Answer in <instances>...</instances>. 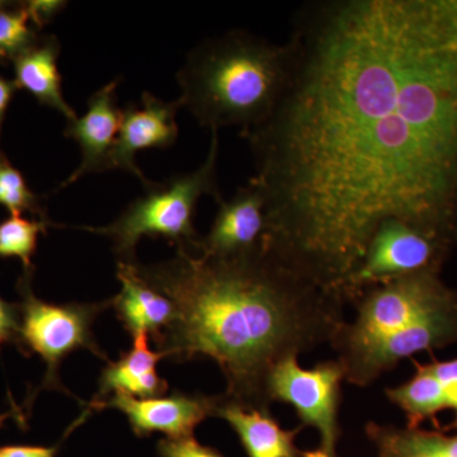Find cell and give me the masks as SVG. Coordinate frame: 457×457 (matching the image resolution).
Segmentation results:
<instances>
[{
    "label": "cell",
    "instance_id": "6da1fadb",
    "mask_svg": "<svg viewBox=\"0 0 457 457\" xmlns=\"http://www.w3.org/2000/svg\"><path fill=\"white\" fill-rule=\"evenodd\" d=\"M287 45L278 106L240 132L261 248L345 303L384 221L457 240V0L309 3Z\"/></svg>",
    "mask_w": 457,
    "mask_h": 457
},
{
    "label": "cell",
    "instance_id": "7a4b0ae2",
    "mask_svg": "<svg viewBox=\"0 0 457 457\" xmlns=\"http://www.w3.org/2000/svg\"><path fill=\"white\" fill-rule=\"evenodd\" d=\"M137 272L173 303V319L155 339L174 362L218 363L225 402L270 411L269 378L278 363L332 343L345 303L286 269L260 246L230 257L179 246L170 260L135 262Z\"/></svg>",
    "mask_w": 457,
    "mask_h": 457
},
{
    "label": "cell",
    "instance_id": "3957f363",
    "mask_svg": "<svg viewBox=\"0 0 457 457\" xmlns=\"http://www.w3.org/2000/svg\"><path fill=\"white\" fill-rule=\"evenodd\" d=\"M287 42L273 44L243 29L207 38L177 73L180 107L203 128H257L275 111L290 75Z\"/></svg>",
    "mask_w": 457,
    "mask_h": 457
},
{
    "label": "cell",
    "instance_id": "277c9868",
    "mask_svg": "<svg viewBox=\"0 0 457 457\" xmlns=\"http://www.w3.org/2000/svg\"><path fill=\"white\" fill-rule=\"evenodd\" d=\"M218 131H212L206 161L196 170L147 186L146 194L126 207L107 227L88 228L111 237L120 262H137V245L144 237H163L177 248L194 249L200 242L195 228V212L204 195L221 201L218 186Z\"/></svg>",
    "mask_w": 457,
    "mask_h": 457
},
{
    "label": "cell",
    "instance_id": "5b68a950",
    "mask_svg": "<svg viewBox=\"0 0 457 457\" xmlns=\"http://www.w3.org/2000/svg\"><path fill=\"white\" fill-rule=\"evenodd\" d=\"M35 272H23L18 278L17 291L21 309V353L38 354L46 365L40 386L32 393L26 405L42 390H55L71 394L60 380V366L73 352L84 348L98 359L107 360L93 336V324L99 315L110 308V300L104 303L45 302L36 296L32 288Z\"/></svg>",
    "mask_w": 457,
    "mask_h": 457
},
{
    "label": "cell",
    "instance_id": "8992f818",
    "mask_svg": "<svg viewBox=\"0 0 457 457\" xmlns=\"http://www.w3.org/2000/svg\"><path fill=\"white\" fill-rule=\"evenodd\" d=\"M457 302V293L438 278V270H422L374 286L354 302L353 323L339 328L330 345L339 357L380 341L403 328Z\"/></svg>",
    "mask_w": 457,
    "mask_h": 457
},
{
    "label": "cell",
    "instance_id": "52a82bcc",
    "mask_svg": "<svg viewBox=\"0 0 457 457\" xmlns=\"http://www.w3.org/2000/svg\"><path fill=\"white\" fill-rule=\"evenodd\" d=\"M446 240L400 220L384 221L370 239L359 269L345 286V302L354 303L369 288L422 270H438L449 249Z\"/></svg>",
    "mask_w": 457,
    "mask_h": 457
},
{
    "label": "cell",
    "instance_id": "ba28073f",
    "mask_svg": "<svg viewBox=\"0 0 457 457\" xmlns=\"http://www.w3.org/2000/svg\"><path fill=\"white\" fill-rule=\"evenodd\" d=\"M343 380L345 370L338 360L323 361L303 370L295 356L278 363L269 378L270 403L293 405L302 427L317 428L321 450L333 456L341 437L338 413Z\"/></svg>",
    "mask_w": 457,
    "mask_h": 457
},
{
    "label": "cell",
    "instance_id": "9c48e42d",
    "mask_svg": "<svg viewBox=\"0 0 457 457\" xmlns=\"http://www.w3.org/2000/svg\"><path fill=\"white\" fill-rule=\"evenodd\" d=\"M453 342H457V302L442 306L348 356L339 357L338 361L345 370V380L365 387L395 368L400 361Z\"/></svg>",
    "mask_w": 457,
    "mask_h": 457
},
{
    "label": "cell",
    "instance_id": "30bf717a",
    "mask_svg": "<svg viewBox=\"0 0 457 457\" xmlns=\"http://www.w3.org/2000/svg\"><path fill=\"white\" fill-rule=\"evenodd\" d=\"M220 404V395L173 392L170 395L139 399L117 393L102 402L89 403L90 411L114 408L128 417L132 432L137 437H147L161 432L167 438L194 436L195 428L215 417Z\"/></svg>",
    "mask_w": 457,
    "mask_h": 457
},
{
    "label": "cell",
    "instance_id": "8fae6325",
    "mask_svg": "<svg viewBox=\"0 0 457 457\" xmlns=\"http://www.w3.org/2000/svg\"><path fill=\"white\" fill-rule=\"evenodd\" d=\"M180 104L164 102L144 92L141 104H128L122 110L121 125L108 158L107 170H121L135 174L145 188L152 185L135 162L137 153L149 149H167L179 139L177 113Z\"/></svg>",
    "mask_w": 457,
    "mask_h": 457
},
{
    "label": "cell",
    "instance_id": "7c38bea8",
    "mask_svg": "<svg viewBox=\"0 0 457 457\" xmlns=\"http://www.w3.org/2000/svg\"><path fill=\"white\" fill-rule=\"evenodd\" d=\"M209 233L191 251L212 257L246 253L260 246L266 230V201L260 189L248 183L230 200L219 201Z\"/></svg>",
    "mask_w": 457,
    "mask_h": 457
},
{
    "label": "cell",
    "instance_id": "4fadbf2b",
    "mask_svg": "<svg viewBox=\"0 0 457 457\" xmlns=\"http://www.w3.org/2000/svg\"><path fill=\"white\" fill-rule=\"evenodd\" d=\"M120 82L121 79L117 78L93 93L88 99L87 112L66 123L64 135L79 144L82 163L62 183V188L86 174L107 170L108 158L116 143L122 119V110L117 106L116 101Z\"/></svg>",
    "mask_w": 457,
    "mask_h": 457
},
{
    "label": "cell",
    "instance_id": "5bb4252c",
    "mask_svg": "<svg viewBox=\"0 0 457 457\" xmlns=\"http://www.w3.org/2000/svg\"><path fill=\"white\" fill-rule=\"evenodd\" d=\"M117 278L121 290L110 308L131 337L146 333L155 341L173 319V303L141 278L135 262H117Z\"/></svg>",
    "mask_w": 457,
    "mask_h": 457
},
{
    "label": "cell",
    "instance_id": "9a60e30c",
    "mask_svg": "<svg viewBox=\"0 0 457 457\" xmlns=\"http://www.w3.org/2000/svg\"><path fill=\"white\" fill-rule=\"evenodd\" d=\"M149 335L132 337L134 345L122 352L117 361H108L98 380V392L93 402L106 400L111 393L126 394L134 398L147 399L163 396L170 384L158 374L159 361L165 359L159 351L149 347Z\"/></svg>",
    "mask_w": 457,
    "mask_h": 457
},
{
    "label": "cell",
    "instance_id": "2e32d148",
    "mask_svg": "<svg viewBox=\"0 0 457 457\" xmlns=\"http://www.w3.org/2000/svg\"><path fill=\"white\" fill-rule=\"evenodd\" d=\"M215 417L227 420L236 431L248 457H302L303 451L295 445L302 426L287 431L270 411L243 408L221 395Z\"/></svg>",
    "mask_w": 457,
    "mask_h": 457
},
{
    "label": "cell",
    "instance_id": "e0dca14e",
    "mask_svg": "<svg viewBox=\"0 0 457 457\" xmlns=\"http://www.w3.org/2000/svg\"><path fill=\"white\" fill-rule=\"evenodd\" d=\"M60 42L55 36H45L37 45L17 57L14 65V84L37 99L41 106L53 108L68 121L77 119V113L62 95V74L57 68Z\"/></svg>",
    "mask_w": 457,
    "mask_h": 457
},
{
    "label": "cell",
    "instance_id": "ac0fdd59",
    "mask_svg": "<svg viewBox=\"0 0 457 457\" xmlns=\"http://www.w3.org/2000/svg\"><path fill=\"white\" fill-rule=\"evenodd\" d=\"M378 457H457V433L398 428L370 422L365 427Z\"/></svg>",
    "mask_w": 457,
    "mask_h": 457
},
{
    "label": "cell",
    "instance_id": "d6986e66",
    "mask_svg": "<svg viewBox=\"0 0 457 457\" xmlns=\"http://www.w3.org/2000/svg\"><path fill=\"white\" fill-rule=\"evenodd\" d=\"M413 378L399 386L385 389L387 399L404 411L409 428H418L427 420L436 422V416L446 409L440 384L427 363L413 361Z\"/></svg>",
    "mask_w": 457,
    "mask_h": 457
},
{
    "label": "cell",
    "instance_id": "ffe728a7",
    "mask_svg": "<svg viewBox=\"0 0 457 457\" xmlns=\"http://www.w3.org/2000/svg\"><path fill=\"white\" fill-rule=\"evenodd\" d=\"M56 227L49 219L27 220L22 215H11L0 222V260L20 258L23 272H35L33 255L37 249L40 234H46L47 228Z\"/></svg>",
    "mask_w": 457,
    "mask_h": 457
},
{
    "label": "cell",
    "instance_id": "44dd1931",
    "mask_svg": "<svg viewBox=\"0 0 457 457\" xmlns=\"http://www.w3.org/2000/svg\"><path fill=\"white\" fill-rule=\"evenodd\" d=\"M41 37L32 25L25 5L0 8V62H13L17 57L32 49Z\"/></svg>",
    "mask_w": 457,
    "mask_h": 457
},
{
    "label": "cell",
    "instance_id": "7402d4cb",
    "mask_svg": "<svg viewBox=\"0 0 457 457\" xmlns=\"http://www.w3.org/2000/svg\"><path fill=\"white\" fill-rule=\"evenodd\" d=\"M0 204L8 210L11 215H22L29 212L45 220L46 213L41 207L40 197L36 196L27 185L25 177L8 161L7 156L0 154Z\"/></svg>",
    "mask_w": 457,
    "mask_h": 457
},
{
    "label": "cell",
    "instance_id": "603a6c76",
    "mask_svg": "<svg viewBox=\"0 0 457 457\" xmlns=\"http://www.w3.org/2000/svg\"><path fill=\"white\" fill-rule=\"evenodd\" d=\"M435 378L440 384L442 396L446 409L455 411V422L449 428L457 429V359L447 361L433 360L427 363Z\"/></svg>",
    "mask_w": 457,
    "mask_h": 457
},
{
    "label": "cell",
    "instance_id": "cb8c5ba5",
    "mask_svg": "<svg viewBox=\"0 0 457 457\" xmlns=\"http://www.w3.org/2000/svg\"><path fill=\"white\" fill-rule=\"evenodd\" d=\"M161 457H224L218 450L204 446L194 437L163 438L156 445Z\"/></svg>",
    "mask_w": 457,
    "mask_h": 457
},
{
    "label": "cell",
    "instance_id": "d4e9b609",
    "mask_svg": "<svg viewBox=\"0 0 457 457\" xmlns=\"http://www.w3.org/2000/svg\"><path fill=\"white\" fill-rule=\"evenodd\" d=\"M5 345H21L20 303L5 302L0 296V348Z\"/></svg>",
    "mask_w": 457,
    "mask_h": 457
},
{
    "label": "cell",
    "instance_id": "484cf974",
    "mask_svg": "<svg viewBox=\"0 0 457 457\" xmlns=\"http://www.w3.org/2000/svg\"><path fill=\"white\" fill-rule=\"evenodd\" d=\"M90 411L87 409L86 411L78 418L77 420L69 427L62 440L56 444L55 446H29V445H8V446L0 447V457H56L62 447V441L68 437L69 433L74 431L78 426L82 425L84 420L89 417Z\"/></svg>",
    "mask_w": 457,
    "mask_h": 457
},
{
    "label": "cell",
    "instance_id": "4316f807",
    "mask_svg": "<svg viewBox=\"0 0 457 457\" xmlns=\"http://www.w3.org/2000/svg\"><path fill=\"white\" fill-rule=\"evenodd\" d=\"M66 4L68 3L59 2V0H31V2L23 3L31 18L32 25L37 29L49 25L51 21L66 7Z\"/></svg>",
    "mask_w": 457,
    "mask_h": 457
},
{
    "label": "cell",
    "instance_id": "83f0119b",
    "mask_svg": "<svg viewBox=\"0 0 457 457\" xmlns=\"http://www.w3.org/2000/svg\"><path fill=\"white\" fill-rule=\"evenodd\" d=\"M17 89L13 80L5 79L0 75V131H2L3 121H4L9 104H11ZM0 154H2V150H0Z\"/></svg>",
    "mask_w": 457,
    "mask_h": 457
},
{
    "label": "cell",
    "instance_id": "f1b7e54d",
    "mask_svg": "<svg viewBox=\"0 0 457 457\" xmlns=\"http://www.w3.org/2000/svg\"><path fill=\"white\" fill-rule=\"evenodd\" d=\"M302 457H336L333 455H329V453H326L323 450H315V451H305V453H302Z\"/></svg>",
    "mask_w": 457,
    "mask_h": 457
},
{
    "label": "cell",
    "instance_id": "f546056e",
    "mask_svg": "<svg viewBox=\"0 0 457 457\" xmlns=\"http://www.w3.org/2000/svg\"><path fill=\"white\" fill-rule=\"evenodd\" d=\"M14 413V411H7V413H0V428H2L3 425H4L5 420H8L9 417H13L12 414Z\"/></svg>",
    "mask_w": 457,
    "mask_h": 457
},
{
    "label": "cell",
    "instance_id": "4dcf8cb0",
    "mask_svg": "<svg viewBox=\"0 0 457 457\" xmlns=\"http://www.w3.org/2000/svg\"><path fill=\"white\" fill-rule=\"evenodd\" d=\"M5 4H7V3L0 2V8L4 7Z\"/></svg>",
    "mask_w": 457,
    "mask_h": 457
}]
</instances>
